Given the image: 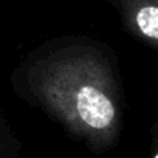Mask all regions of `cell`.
Returning a JSON list of instances; mask_svg holds the SVG:
<instances>
[{"instance_id": "cell-1", "label": "cell", "mask_w": 158, "mask_h": 158, "mask_svg": "<svg viewBox=\"0 0 158 158\" xmlns=\"http://www.w3.org/2000/svg\"><path fill=\"white\" fill-rule=\"evenodd\" d=\"M13 92L92 150L110 149L123 129L118 56L90 36H59L31 50L11 73Z\"/></svg>"}, {"instance_id": "cell-4", "label": "cell", "mask_w": 158, "mask_h": 158, "mask_svg": "<svg viewBox=\"0 0 158 158\" xmlns=\"http://www.w3.org/2000/svg\"><path fill=\"white\" fill-rule=\"evenodd\" d=\"M153 133H155V143L158 144V116H156V119L153 123ZM153 158H158V146H156V150L153 153Z\"/></svg>"}, {"instance_id": "cell-3", "label": "cell", "mask_w": 158, "mask_h": 158, "mask_svg": "<svg viewBox=\"0 0 158 158\" xmlns=\"http://www.w3.org/2000/svg\"><path fill=\"white\" fill-rule=\"evenodd\" d=\"M19 149V139L16 138L8 121L0 112V158H10Z\"/></svg>"}, {"instance_id": "cell-2", "label": "cell", "mask_w": 158, "mask_h": 158, "mask_svg": "<svg viewBox=\"0 0 158 158\" xmlns=\"http://www.w3.org/2000/svg\"><path fill=\"white\" fill-rule=\"evenodd\" d=\"M124 31L158 53V0H107Z\"/></svg>"}]
</instances>
